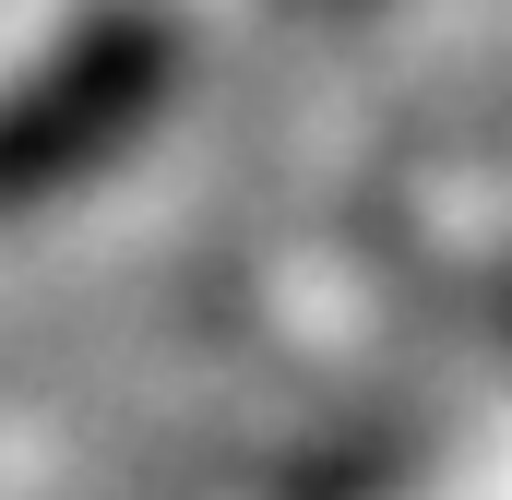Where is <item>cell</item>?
<instances>
[{
  "label": "cell",
  "mask_w": 512,
  "mask_h": 500,
  "mask_svg": "<svg viewBox=\"0 0 512 500\" xmlns=\"http://www.w3.org/2000/svg\"><path fill=\"white\" fill-rule=\"evenodd\" d=\"M179 96V24L155 0H108L84 12L60 48H36L12 84H0V215L108 167L131 131Z\"/></svg>",
  "instance_id": "6da1fadb"
},
{
  "label": "cell",
  "mask_w": 512,
  "mask_h": 500,
  "mask_svg": "<svg viewBox=\"0 0 512 500\" xmlns=\"http://www.w3.org/2000/svg\"><path fill=\"white\" fill-rule=\"evenodd\" d=\"M501 334H512V286H501Z\"/></svg>",
  "instance_id": "7a4b0ae2"
}]
</instances>
